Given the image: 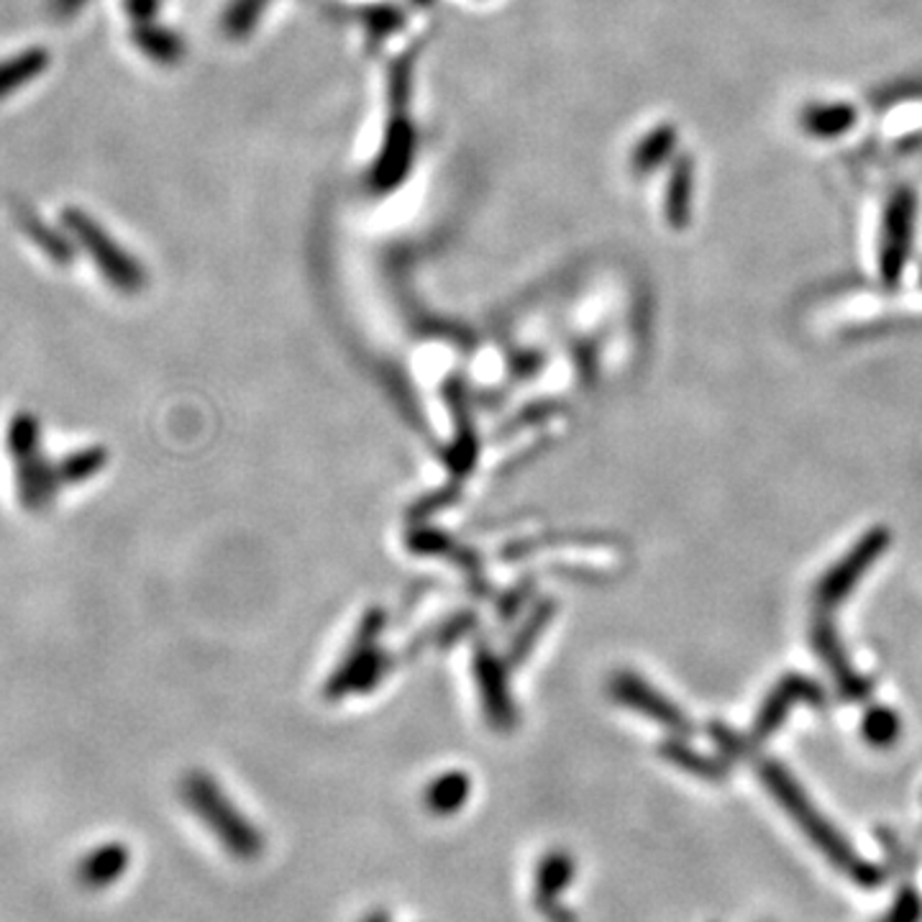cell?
Returning a JSON list of instances; mask_svg holds the SVG:
<instances>
[{"mask_svg":"<svg viewBox=\"0 0 922 922\" xmlns=\"http://www.w3.org/2000/svg\"><path fill=\"white\" fill-rule=\"evenodd\" d=\"M6 446L13 464L15 497L23 508L39 516L57 500L62 485L57 464L46 456L42 421L36 418V413H13V418L8 421Z\"/></svg>","mask_w":922,"mask_h":922,"instance_id":"obj_1","label":"cell"},{"mask_svg":"<svg viewBox=\"0 0 922 922\" xmlns=\"http://www.w3.org/2000/svg\"><path fill=\"white\" fill-rule=\"evenodd\" d=\"M764 776H766L769 789L774 792L776 799L784 805V809L795 817V823L802 830H805V836L813 840V844L820 848L825 856H828L830 863H836L838 869H844L848 877L856 881V884H873L877 871L854 854V848L830 828L828 820H825V817L817 813L813 805H809V799L802 795V792L797 789V784L792 782L782 769L766 766Z\"/></svg>","mask_w":922,"mask_h":922,"instance_id":"obj_2","label":"cell"},{"mask_svg":"<svg viewBox=\"0 0 922 922\" xmlns=\"http://www.w3.org/2000/svg\"><path fill=\"white\" fill-rule=\"evenodd\" d=\"M384 625H388V615H384L382 607H372V611L364 613L347 656H343L339 667L326 681V700L339 702L349 695L369 692V689H374L388 677L392 661L380 648V633L384 630Z\"/></svg>","mask_w":922,"mask_h":922,"instance_id":"obj_3","label":"cell"},{"mask_svg":"<svg viewBox=\"0 0 922 922\" xmlns=\"http://www.w3.org/2000/svg\"><path fill=\"white\" fill-rule=\"evenodd\" d=\"M182 797L192 813L219 836L229 851H234L236 856L259 854V833L254 830L252 823H246V817L231 805L229 797H223L219 784L211 776L203 772H192L184 776Z\"/></svg>","mask_w":922,"mask_h":922,"instance_id":"obj_4","label":"cell"},{"mask_svg":"<svg viewBox=\"0 0 922 922\" xmlns=\"http://www.w3.org/2000/svg\"><path fill=\"white\" fill-rule=\"evenodd\" d=\"M475 679L487 723L495 731H512L518 725V708L512 700L508 661H502L485 640H479L475 648Z\"/></svg>","mask_w":922,"mask_h":922,"instance_id":"obj_5","label":"cell"},{"mask_svg":"<svg viewBox=\"0 0 922 922\" xmlns=\"http://www.w3.org/2000/svg\"><path fill=\"white\" fill-rule=\"evenodd\" d=\"M64 221H67V226L75 231L80 242H83V246L87 248V254L93 256L95 264H98V269L106 275V279L116 287V290H121V293L141 290L144 275H141V269L136 267V262L126 252H121V248H118L114 242H110V239L103 234V231L95 226L85 213L67 211L64 213Z\"/></svg>","mask_w":922,"mask_h":922,"instance_id":"obj_6","label":"cell"},{"mask_svg":"<svg viewBox=\"0 0 922 922\" xmlns=\"http://www.w3.org/2000/svg\"><path fill=\"white\" fill-rule=\"evenodd\" d=\"M444 395L452 405L454 421H456V436L444 454L446 467L454 471L456 477H467L471 469H475L477 456H479V438L475 431V421H471V413L467 411V392H464V384L459 380H448Z\"/></svg>","mask_w":922,"mask_h":922,"instance_id":"obj_7","label":"cell"},{"mask_svg":"<svg viewBox=\"0 0 922 922\" xmlns=\"http://www.w3.org/2000/svg\"><path fill=\"white\" fill-rule=\"evenodd\" d=\"M611 692L617 702L628 704L630 710H638L648 716L651 720H659L664 725L681 728V716L675 710V704H669L664 697L656 692L651 685H646L638 675H630V671H621L611 681Z\"/></svg>","mask_w":922,"mask_h":922,"instance_id":"obj_8","label":"cell"},{"mask_svg":"<svg viewBox=\"0 0 922 922\" xmlns=\"http://www.w3.org/2000/svg\"><path fill=\"white\" fill-rule=\"evenodd\" d=\"M553 615H557V603H553V600H541V603H536L531 615L526 617V623L520 625L518 633L510 640L508 654H505L508 667L516 669L528 659V656H531L533 646L539 644L541 633L547 630V625L551 623Z\"/></svg>","mask_w":922,"mask_h":922,"instance_id":"obj_9","label":"cell"},{"mask_svg":"<svg viewBox=\"0 0 922 922\" xmlns=\"http://www.w3.org/2000/svg\"><path fill=\"white\" fill-rule=\"evenodd\" d=\"M50 67V54L44 50H31L13 54L11 60L0 62V98H8L21 87H27L31 80H36L42 72Z\"/></svg>","mask_w":922,"mask_h":922,"instance_id":"obj_10","label":"cell"},{"mask_svg":"<svg viewBox=\"0 0 922 922\" xmlns=\"http://www.w3.org/2000/svg\"><path fill=\"white\" fill-rule=\"evenodd\" d=\"M108 464V448L106 446H85L75 448L67 456L57 462V477L62 487H75L91 483L98 477Z\"/></svg>","mask_w":922,"mask_h":922,"instance_id":"obj_11","label":"cell"},{"mask_svg":"<svg viewBox=\"0 0 922 922\" xmlns=\"http://www.w3.org/2000/svg\"><path fill=\"white\" fill-rule=\"evenodd\" d=\"M128 866V851L124 846L110 844L100 846L87 856V859L80 863V881H85L87 887H106L110 881L121 877Z\"/></svg>","mask_w":922,"mask_h":922,"instance_id":"obj_12","label":"cell"},{"mask_svg":"<svg viewBox=\"0 0 922 922\" xmlns=\"http://www.w3.org/2000/svg\"><path fill=\"white\" fill-rule=\"evenodd\" d=\"M469 789H471V782L467 774L446 772V774H441L436 782L428 784L423 799H426V807L431 809V813L448 815V813H456V809L467 802Z\"/></svg>","mask_w":922,"mask_h":922,"instance_id":"obj_13","label":"cell"},{"mask_svg":"<svg viewBox=\"0 0 922 922\" xmlns=\"http://www.w3.org/2000/svg\"><path fill=\"white\" fill-rule=\"evenodd\" d=\"M19 223L27 231V236L34 242L39 248H44L46 256L54 262H64L67 264L72 259V246L64 242V236H60L57 231H52L46 223L39 219V215L31 211L29 205L19 208Z\"/></svg>","mask_w":922,"mask_h":922,"instance_id":"obj_14","label":"cell"},{"mask_svg":"<svg viewBox=\"0 0 922 922\" xmlns=\"http://www.w3.org/2000/svg\"><path fill=\"white\" fill-rule=\"evenodd\" d=\"M475 628H477V615L475 613H459V615L448 617V621L441 623L436 630H431L428 644H433L436 648H448Z\"/></svg>","mask_w":922,"mask_h":922,"instance_id":"obj_15","label":"cell"},{"mask_svg":"<svg viewBox=\"0 0 922 922\" xmlns=\"http://www.w3.org/2000/svg\"><path fill=\"white\" fill-rule=\"evenodd\" d=\"M459 497H462V490L456 485L454 487H444V490H438V492H431L426 497H421V500L413 505V508H411V518L413 520H423V518L433 516V512H438V510H444V508H452V505L459 502Z\"/></svg>","mask_w":922,"mask_h":922,"instance_id":"obj_16","label":"cell"},{"mask_svg":"<svg viewBox=\"0 0 922 922\" xmlns=\"http://www.w3.org/2000/svg\"><path fill=\"white\" fill-rule=\"evenodd\" d=\"M533 590H536L533 580H520L516 587L508 590V595H502L500 603H497V613H500V621L510 623L512 617L520 613V607H523L528 600H531Z\"/></svg>","mask_w":922,"mask_h":922,"instance_id":"obj_17","label":"cell"},{"mask_svg":"<svg viewBox=\"0 0 922 922\" xmlns=\"http://www.w3.org/2000/svg\"><path fill=\"white\" fill-rule=\"evenodd\" d=\"M551 415H557V405L553 403H539V405H528L520 411L516 418H510L508 423L502 426L500 436H508V433L518 431V428H528V426H536V423H543L549 421Z\"/></svg>","mask_w":922,"mask_h":922,"instance_id":"obj_18","label":"cell"},{"mask_svg":"<svg viewBox=\"0 0 922 922\" xmlns=\"http://www.w3.org/2000/svg\"><path fill=\"white\" fill-rule=\"evenodd\" d=\"M866 735L873 743H889L897 735V720L889 712H873L866 723Z\"/></svg>","mask_w":922,"mask_h":922,"instance_id":"obj_19","label":"cell"},{"mask_svg":"<svg viewBox=\"0 0 922 922\" xmlns=\"http://www.w3.org/2000/svg\"><path fill=\"white\" fill-rule=\"evenodd\" d=\"M83 3L85 0H52V8L57 15H70V13H75Z\"/></svg>","mask_w":922,"mask_h":922,"instance_id":"obj_20","label":"cell"}]
</instances>
